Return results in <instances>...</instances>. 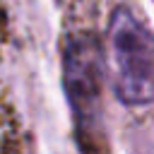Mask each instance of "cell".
I'll list each match as a JSON object with an SVG mask.
<instances>
[{
	"label": "cell",
	"instance_id": "7a4b0ae2",
	"mask_svg": "<svg viewBox=\"0 0 154 154\" xmlns=\"http://www.w3.org/2000/svg\"><path fill=\"white\" fill-rule=\"evenodd\" d=\"M113 91L125 106L154 101V34L130 10L116 7L108 24Z\"/></svg>",
	"mask_w": 154,
	"mask_h": 154
},
{
	"label": "cell",
	"instance_id": "6da1fadb",
	"mask_svg": "<svg viewBox=\"0 0 154 154\" xmlns=\"http://www.w3.org/2000/svg\"><path fill=\"white\" fill-rule=\"evenodd\" d=\"M63 87L79 149L84 154H103V53L91 34L67 38L63 48Z\"/></svg>",
	"mask_w": 154,
	"mask_h": 154
}]
</instances>
